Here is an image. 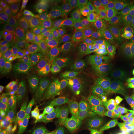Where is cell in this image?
<instances>
[{"label": "cell", "mask_w": 134, "mask_h": 134, "mask_svg": "<svg viewBox=\"0 0 134 134\" xmlns=\"http://www.w3.org/2000/svg\"><path fill=\"white\" fill-rule=\"evenodd\" d=\"M72 22L82 27L92 21L97 14L96 2L93 1H82L69 12Z\"/></svg>", "instance_id": "6da1fadb"}, {"label": "cell", "mask_w": 134, "mask_h": 134, "mask_svg": "<svg viewBox=\"0 0 134 134\" xmlns=\"http://www.w3.org/2000/svg\"><path fill=\"white\" fill-rule=\"evenodd\" d=\"M122 101L119 95L111 94L99 98L94 108V115L99 122H105L120 108Z\"/></svg>", "instance_id": "7a4b0ae2"}, {"label": "cell", "mask_w": 134, "mask_h": 134, "mask_svg": "<svg viewBox=\"0 0 134 134\" xmlns=\"http://www.w3.org/2000/svg\"><path fill=\"white\" fill-rule=\"evenodd\" d=\"M62 107L83 104L81 96L77 89L72 86H55L49 93Z\"/></svg>", "instance_id": "3957f363"}, {"label": "cell", "mask_w": 134, "mask_h": 134, "mask_svg": "<svg viewBox=\"0 0 134 134\" xmlns=\"http://www.w3.org/2000/svg\"><path fill=\"white\" fill-rule=\"evenodd\" d=\"M99 27L103 37H107L122 32L123 19L122 14L119 11L113 10L103 14Z\"/></svg>", "instance_id": "277c9868"}, {"label": "cell", "mask_w": 134, "mask_h": 134, "mask_svg": "<svg viewBox=\"0 0 134 134\" xmlns=\"http://www.w3.org/2000/svg\"><path fill=\"white\" fill-rule=\"evenodd\" d=\"M88 112L83 105L62 107L59 113L65 132L70 131Z\"/></svg>", "instance_id": "5b68a950"}, {"label": "cell", "mask_w": 134, "mask_h": 134, "mask_svg": "<svg viewBox=\"0 0 134 134\" xmlns=\"http://www.w3.org/2000/svg\"><path fill=\"white\" fill-rule=\"evenodd\" d=\"M115 130L120 134L134 132V115L113 116L106 120L103 129Z\"/></svg>", "instance_id": "8992f818"}, {"label": "cell", "mask_w": 134, "mask_h": 134, "mask_svg": "<svg viewBox=\"0 0 134 134\" xmlns=\"http://www.w3.org/2000/svg\"><path fill=\"white\" fill-rule=\"evenodd\" d=\"M30 58L34 81H42L50 79L51 69L47 59L38 52Z\"/></svg>", "instance_id": "52a82bcc"}, {"label": "cell", "mask_w": 134, "mask_h": 134, "mask_svg": "<svg viewBox=\"0 0 134 134\" xmlns=\"http://www.w3.org/2000/svg\"><path fill=\"white\" fill-rule=\"evenodd\" d=\"M57 46L59 54L63 57L82 49V45L77 36L68 34H66Z\"/></svg>", "instance_id": "ba28073f"}, {"label": "cell", "mask_w": 134, "mask_h": 134, "mask_svg": "<svg viewBox=\"0 0 134 134\" xmlns=\"http://www.w3.org/2000/svg\"><path fill=\"white\" fill-rule=\"evenodd\" d=\"M75 87L79 92L81 96L83 104L88 111L94 109L96 104V96L91 86L88 79H86L81 84Z\"/></svg>", "instance_id": "9c48e42d"}, {"label": "cell", "mask_w": 134, "mask_h": 134, "mask_svg": "<svg viewBox=\"0 0 134 134\" xmlns=\"http://www.w3.org/2000/svg\"><path fill=\"white\" fill-rule=\"evenodd\" d=\"M119 77H110L105 80L99 81L92 86L96 96L103 97L111 94H114L118 90Z\"/></svg>", "instance_id": "30bf717a"}, {"label": "cell", "mask_w": 134, "mask_h": 134, "mask_svg": "<svg viewBox=\"0 0 134 134\" xmlns=\"http://www.w3.org/2000/svg\"><path fill=\"white\" fill-rule=\"evenodd\" d=\"M7 77L10 80L17 83L25 86L30 84V82L34 79V76L31 67L19 65L14 71L9 73H6Z\"/></svg>", "instance_id": "8fae6325"}, {"label": "cell", "mask_w": 134, "mask_h": 134, "mask_svg": "<svg viewBox=\"0 0 134 134\" xmlns=\"http://www.w3.org/2000/svg\"><path fill=\"white\" fill-rule=\"evenodd\" d=\"M38 47L40 53L47 59L49 62H54L57 57V46L50 39L43 35L39 39Z\"/></svg>", "instance_id": "7c38bea8"}, {"label": "cell", "mask_w": 134, "mask_h": 134, "mask_svg": "<svg viewBox=\"0 0 134 134\" xmlns=\"http://www.w3.org/2000/svg\"><path fill=\"white\" fill-rule=\"evenodd\" d=\"M20 14L24 22L23 31L28 33L37 23L39 9L36 6L24 7L20 9Z\"/></svg>", "instance_id": "4fadbf2b"}, {"label": "cell", "mask_w": 134, "mask_h": 134, "mask_svg": "<svg viewBox=\"0 0 134 134\" xmlns=\"http://www.w3.org/2000/svg\"><path fill=\"white\" fill-rule=\"evenodd\" d=\"M13 44L14 46L19 49L29 56L31 57L37 53L36 43L32 36L27 33L21 32Z\"/></svg>", "instance_id": "5bb4252c"}, {"label": "cell", "mask_w": 134, "mask_h": 134, "mask_svg": "<svg viewBox=\"0 0 134 134\" xmlns=\"http://www.w3.org/2000/svg\"><path fill=\"white\" fill-rule=\"evenodd\" d=\"M97 125L95 115L86 114L69 134H88Z\"/></svg>", "instance_id": "9a60e30c"}, {"label": "cell", "mask_w": 134, "mask_h": 134, "mask_svg": "<svg viewBox=\"0 0 134 134\" xmlns=\"http://www.w3.org/2000/svg\"><path fill=\"white\" fill-rule=\"evenodd\" d=\"M69 68L64 63H57L51 69L50 79L56 85L67 86Z\"/></svg>", "instance_id": "2e32d148"}, {"label": "cell", "mask_w": 134, "mask_h": 134, "mask_svg": "<svg viewBox=\"0 0 134 134\" xmlns=\"http://www.w3.org/2000/svg\"><path fill=\"white\" fill-rule=\"evenodd\" d=\"M106 48L107 46L101 39H95L84 44L81 51L92 56L100 57L105 55Z\"/></svg>", "instance_id": "e0dca14e"}, {"label": "cell", "mask_w": 134, "mask_h": 134, "mask_svg": "<svg viewBox=\"0 0 134 134\" xmlns=\"http://www.w3.org/2000/svg\"><path fill=\"white\" fill-rule=\"evenodd\" d=\"M39 124H46L60 128L65 133L59 111L49 108L46 114L37 120Z\"/></svg>", "instance_id": "ac0fdd59"}, {"label": "cell", "mask_w": 134, "mask_h": 134, "mask_svg": "<svg viewBox=\"0 0 134 134\" xmlns=\"http://www.w3.org/2000/svg\"><path fill=\"white\" fill-rule=\"evenodd\" d=\"M8 60L24 66L31 67V58L26 53L13 46L10 48L7 53Z\"/></svg>", "instance_id": "d6986e66"}, {"label": "cell", "mask_w": 134, "mask_h": 134, "mask_svg": "<svg viewBox=\"0 0 134 134\" xmlns=\"http://www.w3.org/2000/svg\"><path fill=\"white\" fill-rule=\"evenodd\" d=\"M90 76V75L81 68L72 69L69 68L67 86H78Z\"/></svg>", "instance_id": "ffe728a7"}, {"label": "cell", "mask_w": 134, "mask_h": 134, "mask_svg": "<svg viewBox=\"0 0 134 134\" xmlns=\"http://www.w3.org/2000/svg\"><path fill=\"white\" fill-rule=\"evenodd\" d=\"M56 85L50 78L42 81H34L29 86V90L38 96H43L49 94L50 91Z\"/></svg>", "instance_id": "44dd1931"}, {"label": "cell", "mask_w": 134, "mask_h": 134, "mask_svg": "<svg viewBox=\"0 0 134 134\" xmlns=\"http://www.w3.org/2000/svg\"><path fill=\"white\" fill-rule=\"evenodd\" d=\"M77 37L81 41L82 47L84 44L95 39L99 38L97 33L96 28L93 26H85L75 29Z\"/></svg>", "instance_id": "7402d4cb"}, {"label": "cell", "mask_w": 134, "mask_h": 134, "mask_svg": "<svg viewBox=\"0 0 134 134\" xmlns=\"http://www.w3.org/2000/svg\"><path fill=\"white\" fill-rule=\"evenodd\" d=\"M19 34L7 23L1 24L0 37L1 43L14 44L18 38Z\"/></svg>", "instance_id": "603a6c76"}, {"label": "cell", "mask_w": 134, "mask_h": 134, "mask_svg": "<svg viewBox=\"0 0 134 134\" xmlns=\"http://www.w3.org/2000/svg\"><path fill=\"white\" fill-rule=\"evenodd\" d=\"M123 19V29L122 32L129 34L134 31V5L126 7L122 12Z\"/></svg>", "instance_id": "cb8c5ba5"}, {"label": "cell", "mask_w": 134, "mask_h": 134, "mask_svg": "<svg viewBox=\"0 0 134 134\" xmlns=\"http://www.w3.org/2000/svg\"><path fill=\"white\" fill-rule=\"evenodd\" d=\"M25 110L23 96H21L10 105L5 107L4 114L8 116L12 120L15 121L18 116Z\"/></svg>", "instance_id": "d4e9b609"}, {"label": "cell", "mask_w": 134, "mask_h": 134, "mask_svg": "<svg viewBox=\"0 0 134 134\" xmlns=\"http://www.w3.org/2000/svg\"><path fill=\"white\" fill-rule=\"evenodd\" d=\"M25 134H64V132L58 127L38 124L25 130Z\"/></svg>", "instance_id": "484cf974"}, {"label": "cell", "mask_w": 134, "mask_h": 134, "mask_svg": "<svg viewBox=\"0 0 134 134\" xmlns=\"http://www.w3.org/2000/svg\"><path fill=\"white\" fill-rule=\"evenodd\" d=\"M128 39V38L122 37L112 40L107 46L106 54L115 58L120 55L126 53L123 50V46Z\"/></svg>", "instance_id": "4316f807"}, {"label": "cell", "mask_w": 134, "mask_h": 134, "mask_svg": "<svg viewBox=\"0 0 134 134\" xmlns=\"http://www.w3.org/2000/svg\"><path fill=\"white\" fill-rule=\"evenodd\" d=\"M26 90V87H21L14 91L4 93L0 96L1 104L6 107L16 100Z\"/></svg>", "instance_id": "83f0119b"}, {"label": "cell", "mask_w": 134, "mask_h": 134, "mask_svg": "<svg viewBox=\"0 0 134 134\" xmlns=\"http://www.w3.org/2000/svg\"><path fill=\"white\" fill-rule=\"evenodd\" d=\"M65 64L68 68L72 69L81 68L82 66V53L81 51L70 54L65 57Z\"/></svg>", "instance_id": "f1b7e54d"}, {"label": "cell", "mask_w": 134, "mask_h": 134, "mask_svg": "<svg viewBox=\"0 0 134 134\" xmlns=\"http://www.w3.org/2000/svg\"><path fill=\"white\" fill-rule=\"evenodd\" d=\"M115 59L121 76L128 71L133 64L131 58L126 53L117 56Z\"/></svg>", "instance_id": "f546056e"}, {"label": "cell", "mask_w": 134, "mask_h": 134, "mask_svg": "<svg viewBox=\"0 0 134 134\" xmlns=\"http://www.w3.org/2000/svg\"><path fill=\"white\" fill-rule=\"evenodd\" d=\"M113 58L106 54L101 58L98 61L91 64L87 67L81 68V69L85 72H87L90 76L99 71L104 66L107 64V62Z\"/></svg>", "instance_id": "4dcf8cb0"}, {"label": "cell", "mask_w": 134, "mask_h": 134, "mask_svg": "<svg viewBox=\"0 0 134 134\" xmlns=\"http://www.w3.org/2000/svg\"><path fill=\"white\" fill-rule=\"evenodd\" d=\"M49 108L47 99L41 98L35 104L31 110L34 117L41 118L46 114Z\"/></svg>", "instance_id": "1f68e13d"}, {"label": "cell", "mask_w": 134, "mask_h": 134, "mask_svg": "<svg viewBox=\"0 0 134 134\" xmlns=\"http://www.w3.org/2000/svg\"><path fill=\"white\" fill-rule=\"evenodd\" d=\"M42 98L41 96H38L34 92L28 90L24 95H23V99L24 102L25 110L31 111L36 103Z\"/></svg>", "instance_id": "d6a6232c"}, {"label": "cell", "mask_w": 134, "mask_h": 134, "mask_svg": "<svg viewBox=\"0 0 134 134\" xmlns=\"http://www.w3.org/2000/svg\"><path fill=\"white\" fill-rule=\"evenodd\" d=\"M7 23L19 34L23 31V19L19 10H17L14 14L8 17Z\"/></svg>", "instance_id": "836d02e7"}, {"label": "cell", "mask_w": 134, "mask_h": 134, "mask_svg": "<svg viewBox=\"0 0 134 134\" xmlns=\"http://www.w3.org/2000/svg\"><path fill=\"white\" fill-rule=\"evenodd\" d=\"M46 27L47 30L61 31L65 34L77 36V34L75 29L69 30L61 23L55 19H50L46 24Z\"/></svg>", "instance_id": "e575fe53"}, {"label": "cell", "mask_w": 134, "mask_h": 134, "mask_svg": "<svg viewBox=\"0 0 134 134\" xmlns=\"http://www.w3.org/2000/svg\"><path fill=\"white\" fill-rule=\"evenodd\" d=\"M110 77H111L107 71L106 65L102 67L99 71L91 75L88 77V80L92 86L99 81L105 80Z\"/></svg>", "instance_id": "d590c367"}, {"label": "cell", "mask_w": 134, "mask_h": 134, "mask_svg": "<svg viewBox=\"0 0 134 134\" xmlns=\"http://www.w3.org/2000/svg\"><path fill=\"white\" fill-rule=\"evenodd\" d=\"M134 85V68L129 70L121 76L118 82V90Z\"/></svg>", "instance_id": "8d00e7d4"}, {"label": "cell", "mask_w": 134, "mask_h": 134, "mask_svg": "<svg viewBox=\"0 0 134 134\" xmlns=\"http://www.w3.org/2000/svg\"><path fill=\"white\" fill-rule=\"evenodd\" d=\"M119 96L123 104L128 105H134V85L128 87Z\"/></svg>", "instance_id": "74e56055"}, {"label": "cell", "mask_w": 134, "mask_h": 134, "mask_svg": "<svg viewBox=\"0 0 134 134\" xmlns=\"http://www.w3.org/2000/svg\"><path fill=\"white\" fill-rule=\"evenodd\" d=\"M21 87H25L23 85L11 80H5L1 82L0 86L1 94L14 91Z\"/></svg>", "instance_id": "f35d334b"}, {"label": "cell", "mask_w": 134, "mask_h": 134, "mask_svg": "<svg viewBox=\"0 0 134 134\" xmlns=\"http://www.w3.org/2000/svg\"><path fill=\"white\" fill-rule=\"evenodd\" d=\"M66 34L61 31L47 30L43 35L57 45L62 40Z\"/></svg>", "instance_id": "ab89813d"}, {"label": "cell", "mask_w": 134, "mask_h": 134, "mask_svg": "<svg viewBox=\"0 0 134 134\" xmlns=\"http://www.w3.org/2000/svg\"><path fill=\"white\" fill-rule=\"evenodd\" d=\"M12 120L8 116L4 114L0 118V134H8L10 132Z\"/></svg>", "instance_id": "60d3db41"}, {"label": "cell", "mask_w": 134, "mask_h": 134, "mask_svg": "<svg viewBox=\"0 0 134 134\" xmlns=\"http://www.w3.org/2000/svg\"><path fill=\"white\" fill-rule=\"evenodd\" d=\"M56 2V0H46L45 1L41 23L44 22L50 16Z\"/></svg>", "instance_id": "b9f144b4"}, {"label": "cell", "mask_w": 134, "mask_h": 134, "mask_svg": "<svg viewBox=\"0 0 134 134\" xmlns=\"http://www.w3.org/2000/svg\"><path fill=\"white\" fill-rule=\"evenodd\" d=\"M9 2L14 7L21 9L24 7L35 6L41 1L37 0H12Z\"/></svg>", "instance_id": "7bdbcfd3"}, {"label": "cell", "mask_w": 134, "mask_h": 134, "mask_svg": "<svg viewBox=\"0 0 134 134\" xmlns=\"http://www.w3.org/2000/svg\"><path fill=\"white\" fill-rule=\"evenodd\" d=\"M0 9L1 13L5 15L8 18L14 14L18 10L15 9L14 6L12 5L9 2H8L5 1H1Z\"/></svg>", "instance_id": "ee69618b"}, {"label": "cell", "mask_w": 134, "mask_h": 134, "mask_svg": "<svg viewBox=\"0 0 134 134\" xmlns=\"http://www.w3.org/2000/svg\"><path fill=\"white\" fill-rule=\"evenodd\" d=\"M106 68L111 77H117L119 75H120V72L116 65L115 58L111 59L107 62L106 64Z\"/></svg>", "instance_id": "f6af8a7d"}, {"label": "cell", "mask_w": 134, "mask_h": 134, "mask_svg": "<svg viewBox=\"0 0 134 134\" xmlns=\"http://www.w3.org/2000/svg\"><path fill=\"white\" fill-rule=\"evenodd\" d=\"M81 51L82 53V66L81 68L91 65L99 60L102 57V56L100 57H97L84 53L82 51Z\"/></svg>", "instance_id": "bcb514c9"}, {"label": "cell", "mask_w": 134, "mask_h": 134, "mask_svg": "<svg viewBox=\"0 0 134 134\" xmlns=\"http://www.w3.org/2000/svg\"><path fill=\"white\" fill-rule=\"evenodd\" d=\"M8 134H25V130L22 124L16 121H13Z\"/></svg>", "instance_id": "7dc6e473"}, {"label": "cell", "mask_w": 134, "mask_h": 134, "mask_svg": "<svg viewBox=\"0 0 134 134\" xmlns=\"http://www.w3.org/2000/svg\"><path fill=\"white\" fill-rule=\"evenodd\" d=\"M32 118H34V116L31 111H29L25 110L24 112H23L22 113H21L18 116V117L16 118V120L15 121H16L20 123H22Z\"/></svg>", "instance_id": "c3c4849f"}, {"label": "cell", "mask_w": 134, "mask_h": 134, "mask_svg": "<svg viewBox=\"0 0 134 134\" xmlns=\"http://www.w3.org/2000/svg\"><path fill=\"white\" fill-rule=\"evenodd\" d=\"M1 64L5 69V74L9 73L14 71L17 67L19 66V65L13 61H11L9 60H5L4 62L2 63Z\"/></svg>", "instance_id": "681fc988"}, {"label": "cell", "mask_w": 134, "mask_h": 134, "mask_svg": "<svg viewBox=\"0 0 134 134\" xmlns=\"http://www.w3.org/2000/svg\"><path fill=\"white\" fill-rule=\"evenodd\" d=\"M123 50L126 53L127 52H134V36L129 37L127 40L124 44Z\"/></svg>", "instance_id": "f907efd6"}, {"label": "cell", "mask_w": 134, "mask_h": 134, "mask_svg": "<svg viewBox=\"0 0 134 134\" xmlns=\"http://www.w3.org/2000/svg\"><path fill=\"white\" fill-rule=\"evenodd\" d=\"M47 99L48 101L49 108H51L54 110H57L58 111H59L62 108L54 98L50 97L49 98H48Z\"/></svg>", "instance_id": "816d5d0a"}, {"label": "cell", "mask_w": 134, "mask_h": 134, "mask_svg": "<svg viewBox=\"0 0 134 134\" xmlns=\"http://www.w3.org/2000/svg\"><path fill=\"white\" fill-rule=\"evenodd\" d=\"M43 30V24H39L37 26L35 27V29L31 31V32L29 34V35L31 36L36 37L40 34Z\"/></svg>", "instance_id": "f5cc1de1"}, {"label": "cell", "mask_w": 134, "mask_h": 134, "mask_svg": "<svg viewBox=\"0 0 134 134\" xmlns=\"http://www.w3.org/2000/svg\"><path fill=\"white\" fill-rule=\"evenodd\" d=\"M101 129L99 127V125H97L96 127L88 134H101Z\"/></svg>", "instance_id": "db71d44e"}, {"label": "cell", "mask_w": 134, "mask_h": 134, "mask_svg": "<svg viewBox=\"0 0 134 134\" xmlns=\"http://www.w3.org/2000/svg\"><path fill=\"white\" fill-rule=\"evenodd\" d=\"M8 20V17L3 14V13H0V23L1 24H4L5 23H6Z\"/></svg>", "instance_id": "11a10c76"}, {"label": "cell", "mask_w": 134, "mask_h": 134, "mask_svg": "<svg viewBox=\"0 0 134 134\" xmlns=\"http://www.w3.org/2000/svg\"><path fill=\"white\" fill-rule=\"evenodd\" d=\"M103 134H120L117 132L115 130L112 129H106L104 130Z\"/></svg>", "instance_id": "9f6ffc18"}, {"label": "cell", "mask_w": 134, "mask_h": 134, "mask_svg": "<svg viewBox=\"0 0 134 134\" xmlns=\"http://www.w3.org/2000/svg\"><path fill=\"white\" fill-rule=\"evenodd\" d=\"M0 77L2 78L3 77H4V76L5 75V69H4V67L2 66V65H1V69H0Z\"/></svg>", "instance_id": "6f0895ef"}]
</instances>
